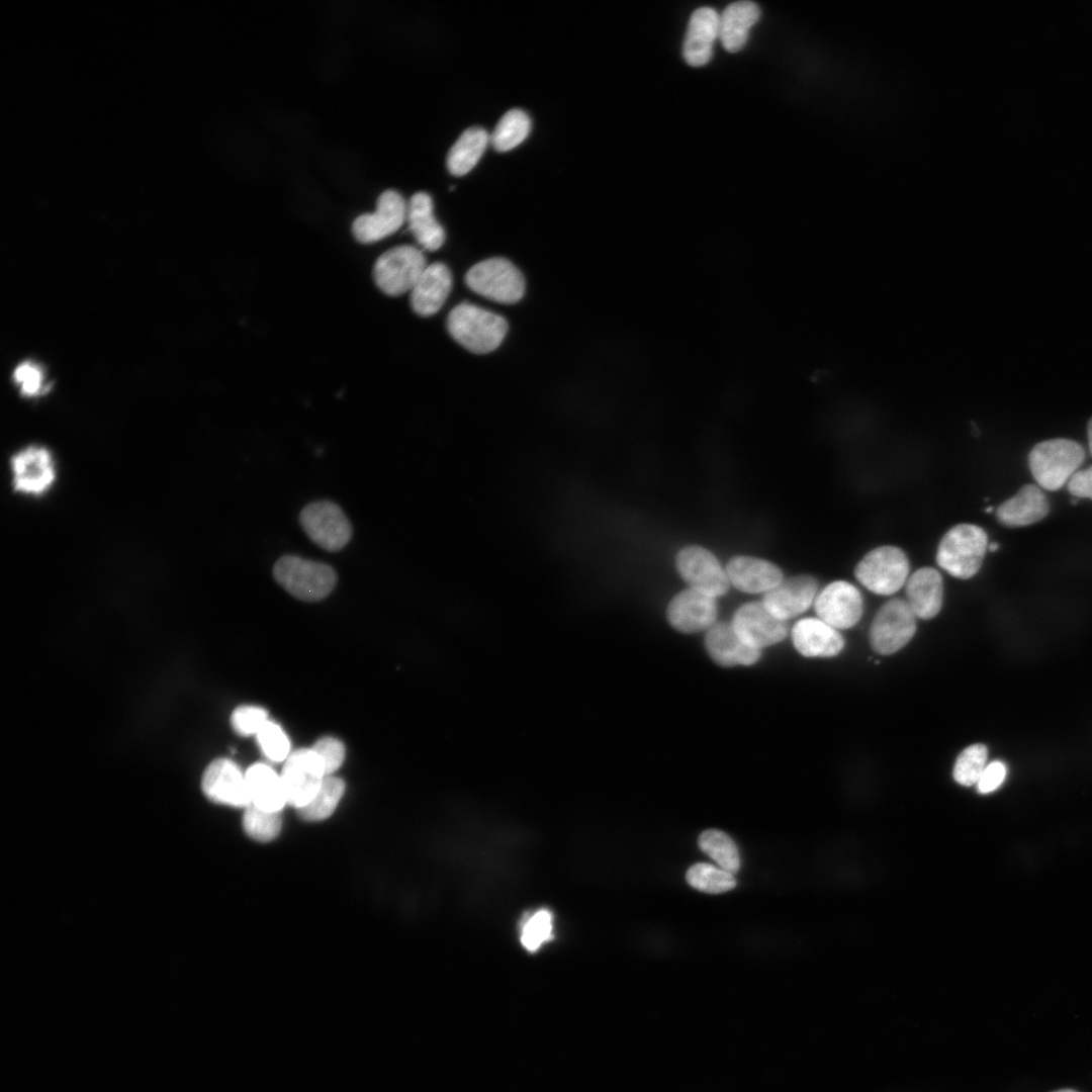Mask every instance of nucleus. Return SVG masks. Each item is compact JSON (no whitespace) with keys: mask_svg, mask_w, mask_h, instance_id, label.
I'll list each match as a JSON object with an SVG mask.
<instances>
[{"mask_svg":"<svg viewBox=\"0 0 1092 1092\" xmlns=\"http://www.w3.org/2000/svg\"><path fill=\"white\" fill-rule=\"evenodd\" d=\"M447 330L468 351L486 354L500 345L508 332V323L497 313L462 302L449 312Z\"/></svg>","mask_w":1092,"mask_h":1092,"instance_id":"f257e3e1","label":"nucleus"},{"mask_svg":"<svg viewBox=\"0 0 1092 1092\" xmlns=\"http://www.w3.org/2000/svg\"><path fill=\"white\" fill-rule=\"evenodd\" d=\"M988 544L987 533L980 526L966 523L956 525L941 538L936 562L951 576L971 578L980 570Z\"/></svg>","mask_w":1092,"mask_h":1092,"instance_id":"f03ea898","label":"nucleus"},{"mask_svg":"<svg viewBox=\"0 0 1092 1092\" xmlns=\"http://www.w3.org/2000/svg\"><path fill=\"white\" fill-rule=\"evenodd\" d=\"M272 573L287 593L308 603L327 598L338 580L337 572L331 565L297 555L281 556L275 562Z\"/></svg>","mask_w":1092,"mask_h":1092,"instance_id":"7ed1b4c3","label":"nucleus"},{"mask_svg":"<svg viewBox=\"0 0 1092 1092\" xmlns=\"http://www.w3.org/2000/svg\"><path fill=\"white\" fill-rule=\"evenodd\" d=\"M1084 459V449L1078 442L1056 438L1034 445L1028 455V466L1037 484L1054 491L1069 481Z\"/></svg>","mask_w":1092,"mask_h":1092,"instance_id":"20e7f679","label":"nucleus"},{"mask_svg":"<svg viewBox=\"0 0 1092 1092\" xmlns=\"http://www.w3.org/2000/svg\"><path fill=\"white\" fill-rule=\"evenodd\" d=\"M465 283L475 293L505 304L518 302L525 293L522 272L502 257L473 265L465 274Z\"/></svg>","mask_w":1092,"mask_h":1092,"instance_id":"39448f33","label":"nucleus"},{"mask_svg":"<svg viewBox=\"0 0 1092 1092\" xmlns=\"http://www.w3.org/2000/svg\"><path fill=\"white\" fill-rule=\"evenodd\" d=\"M854 575L870 592L890 596L906 583L909 577V561L899 547L880 546L860 559L854 568Z\"/></svg>","mask_w":1092,"mask_h":1092,"instance_id":"423d86ee","label":"nucleus"},{"mask_svg":"<svg viewBox=\"0 0 1092 1092\" xmlns=\"http://www.w3.org/2000/svg\"><path fill=\"white\" fill-rule=\"evenodd\" d=\"M424 253L411 245H399L381 254L373 266L377 287L389 296L411 291L427 267Z\"/></svg>","mask_w":1092,"mask_h":1092,"instance_id":"0eeeda50","label":"nucleus"},{"mask_svg":"<svg viewBox=\"0 0 1092 1092\" xmlns=\"http://www.w3.org/2000/svg\"><path fill=\"white\" fill-rule=\"evenodd\" d=\"M299 523L308 538L322 549L337 552L352 537V525L343 510L334 502L317 500L304 506Z\"/></svg>","mask_w":1092,"mask_h":1092,"instance_id":"6e6552de","label":"nucleus"},{"mask_svg":"<svg viewBox=\"0 0 1092 1092\" xmlns=\"http://www.w3.org/2000/svg\"><path fill=\"white\" fill-rule=\"evenodd\" d=\"M916 632V616L906 600L894 598L877 612L870 629L873 649L889 655L903 648Z\"/></svg>","mask_w":1092,"mask_h":1092,"instance_id":"1a4fd4ad","label":"nucleus"},{"mask_svg":"<svg viewBox=\"0 0 1092 1092\" xmlns=\"http://www.w3.org/2000/svg\"><path fill=\"white\" fill-rule=\"evenodd\" d=\"M675 566L681 578L693 589L718 598L730 585L726 569L708 549L692 545L681 548L675 556Z\"/></svg>","mask_w":1092,"mask_h":1092,"instance_id":"9d476101","label":"nucleus"},{"mask_svg":"<svg viewBox=\"0 0 1092 1092\" xmlns=\"http://www.w3.org/2000/svg\"><path fill=\"white\" fill-rule=\"evenodd\" d=\"M280 776L287 804L297 810L310 802L327 777L318 755L311 747L291 751Z\"/></svg>","mask_w":1092,"mask_h":1092,"instance_id":"9b49d317","label":"nucleus"},{"mask_svg":"<svg viewBox=\"0 0 1092 1092\" xmlns=\"http://www.w3.org/2000/svg\"><path fill=\"white\" fill-rule=\"evenodd\" d=\"M13 489L21 494L40 496L56 480L52 453L43 446L29 445L10 458Z\"/></svg>","mask_w":1092,"mask_h":1092,"instance_id":"f8f14e48","label":"nucleus"},{"mask_svg":"<svg viewBox=\"0 0 1092 1092\" xmlns=\"http://www.w3.org/2000/svg\"><path fill=\"white\" fill-rule=\"evenodd\" d=\"M407 204L393 189L383 191L377 198L376 209L363 213L352 223V234L361 244L380 241L400 229L406 219Z\"/></svg>","mask_w":1092,"mask_h":1092,"instance_id":"ddd939ff","label":"nucleus"},{"mask_svg":"<svg viewBox=\"0 0 1092 1092\" xmlns=\"http://www.w3.org/2000/svg\"><path fill=\"white\" fill-rule=\"evenodd\" d=\"M817 618L837 630L853 627L861 618L863 601L850 582L835 580L820 590L814 601Z\"/></svg>","mask_w":1092,"mask_h":1092,"instance_id":"4468645a","label":"nucleus"},{"mask_svg":"<svg viewBox=\"0 0 1092 1092\" xmlns=\"http://www.w3.org/2000/svg\"><path fill=\"white\" fill-rule=\"evenodd\" d=\"M731 625L746 644L759 650L783 641L788 633L787 621L774 616L762 602L739 607Z\"/></svg>","mask_w":1092,"mask_h":1092,"instance_id":"2eb2a0df","label":"nucleus"},{"mask_svg":"<svg viewBox=\"0 0 1092 1092\" xmlns=\"http://www.w3.org/2000/svg\"><path fill=\"white\" fill-rule=\"evenodd\" d=\"M717 614L716 598L691 587L676 594L666 609L669 624L687 634L710 629L716 623Z\"/></svg>","mask_w":1092,"mask_h":1092,"instance_id":"dca6fc26","label":"nucleus"},{"mask_svg":"<svg viewBox=\"0 0 1092 1092\" xmlns=\"http://www.w3.org/2000/svg\"><path fill=\"white\" fill-rule=\"evenodd\" d=\"M201 787L212 802L243 808L251 804L245 774L231 759L217 758L210 762L203 772Z\"/></svg>","mask_w":1092,"mask_h":1092,"instance_id":"f3484780","label":"nucleus"},{"mask_svg":"<svg viewBox=\"0 0 1092 1092\" xmlns=\"http://www.w3.org/2000/svg\"><path fill=\"white\" fill-rule=\"evenodd\" d=\"M818 582L810 575L783 579L763 595L762 604L777 618L788 621L805 613L817 596Z\"/></svg>","mask_w":1092,"mask_h":1092,"instance_id":"a211bd4d","label":"nucleus"},{"mask_svg":"<svg viewBox=\"0 0 1092 1092\" xmlns=\"http://www.w3.org/2000/svg\"><path fill=\"white\" fill-rule=\"evenodd\" d=\"M725 569L730 583L748 594H765L784 579L783 571L778 565L752 556H734Z\"/></svg>","mask_w":1092,"mask_h":1092,"instance_id":"6ab92c4d","label":"nucleus"},{"mask_svg":"<svg viewBox=\"0 0 1092 1092\" xmlns=\"http://www.w3.org/2000/svg\"><path fill=\"white\" fill-rule=\"evenodd\" d=\"M705 646L710 657L724 667L751 665L760 657V650L746 644L731 623H715L708 629Z\"/></svg>","mask_w":1092,"mask_h":1092,"instance_id":"aec40b11","label":"nucleus"},{"mask_svg":"<svg viewBox=\"0 0 1092 1092\" xmlns=\"http://www.w3.org/2000/svg\"><path fill=\"white\" fill-rule=\"evenodd\" d=\"M796 650L805 657H832L840 653L844 640L837 629L819 618H804L793 627Z\"/></svg>","mask_w":1092,"mask_h":1092,"instance_id":"412c9836","label":"nucleus"},{"mask_svg":"<svg viewBox=\"0 0 1092 1092\" xmlns=\"http://www.w3.org/2000/svg\"><path fill=\"white\" fill-rule=\"evenodd\" d=\"M452 288V275L442 262H435L426 267L411 290L410 302L413 310L421 316H430L438 312L445 303Z\"/></svg>","mask_w":1092,"mask_h":1092,"instance_id":"4be33fe9","label":"nucleus"},{"mask_svg":"<svg viewBox=\"0 0 1092 1092\" xmlns=\"http://www.w3.org/2000/svg\"><path fill=\"white\" fill-rule=\"evenodd\" d=\"M719 37V15L711 7H701L692 14L682 47L686 62L692 67L706 65L713 44Z\"/></svg>","mask_w":1092,"mask_h":1092,"instance_id":"5701e85b","label":"nucleus"},{"mask_svg":"<svg viewBox=\"0 0 1092 1092\" xmlns=\"http://www.w3.org/2000/svg\"><path fill=\"white\" fill-rule=\"evenodd\" d=\"M1049 512L1050 503L1040 487L1024 484L996 509V518L1006 527H1024L1041 521Z\"/></svg>","mask_w":1092,"mask_h":1092,"instance_id":"b1692460","label":"nucleus"},{"mask_svg":"<svg viewBox=\"0 0 1092 1092\" xmlns=\"http://www.w3.org/2000/svg\"><path fill=\"white\" fill-rule=\"evenodd\" d=\"M906 602L916 618H934L942 607L943 580L933 567H921L905 583Z\"/></svg>","mask_w":1092,"mask_h":1092,"instance_id":"393cba45","label":"nucleus"},{"mask_svg":"<svg viewBox=\"0 0 1092 1092\" xmlns=\"http://www.w3.org/2000/svg\"><path fill=\"white\" fill-rule=\"evenodd\" d=\"M433 210V200L427 192L415 193L407 203L408 229L416 241L431 252L440 249L445 241V231Z\"/></svg>","mask_w":1092,"mask_h":1092,"instance_id":"a878e982","label":"nucleus"},{"mask_svg":"<svg viewBox=\"0 0 1092 1092\" xmlns=\"http://www.w3.org/2000/svg\"><path fill=\"white\" fill-rule=\"evenodd\" d=\"M251 804L281 812L287 804L281 776L263 762L252 764L245 772Z\"/></svg>","mask_w":1092,"mask_h":1092,"instance_id":"bb28decb","label":"nucleus"},{"mask_svg":"<svg viewBox=\"0 0 1092 1092\" xmlns=\"http://www.w3.org/2000/svg\"><path fill=\"white\" fill-rule=\"evenodd\" d=\"M759 16V7L751 1H737L727 6L719 16V38L724 49L729 53L740 51Z\"/></svg>","mask_w":1092,"mask_h":1092,"instance_id":"cd10ccee","label":"nucleus"},{"mask_svg":"<svg viewBox=\"0 0 1092 1092\" xmlns=\"http://www.w3.org/2000/svg\"><path fill=\"white\" fill-rule=\"evenodd\" d=\"M490 136L482 127L465 129L447 155V168L455 176L467 174L477 164Z\"/></svg>","mask_w":1092,"mask_h":1092,"instance_id":"c85d7f7f","label":"nucleus"},{"mask_svg":"<svg viewBox=\"0 0 1092 1092\" xmlns=\"http://www.w3.org/2000/svg\"><path fill=\"white\" fill-rule=\"evenodd\" d=\"M345 792L342 779L327 776L314 797L304 807L298 809L300 817L306 821H322L333 814Z\"/></svg>","mask_w":1092,"mask_h":1092,"instance_id":"c756f323","label":"nucleus"},{"mask_svg":"<svg viewBox=\"0 0 1092 1092\" xmlns=\"http://www.w3.org/2000/svg\"><path fill=\"white\" fill-rule=\"evenodd\" d=\"M530 129L531 120L528 114L514 108L499 119L490 136V143L497 152H508L519 146L528 136Z\"/></svg>","mask_w":1092,"mask_h":1092,"instance_id":"7c9ffc66","label":"nucleus"},{"mask_svg":"<svg viewBox=\"0 0 1092 1092\" xmlns=\"http://www.w3.org/2000/svg\"><path fill=\"white\" fill-rule=\"evenodd\" d=\"M699 847L714 859L724 871L736 874L740 868V856L734 841L729 835L717 829L701 833Z\"/></svg>","mask_w":1092,"mask_h":1092,"instance_id":"2f4dec72","label":"nucleus"},{"mask_svg":"<svg viewBox=\"0 0 1092 1092\" xmlns=\"http://www.w3.org/2000/svg\"><path fill=\"white\" fill-rule=\"evenodd\" d=\"M687 882L695 889L710 894H720L733 889L736 880L732 874L709 863H696L686 875Z\"/></svg>","mask_w":1092,"mask_h":1092,"instance_id":"473e14b6","label":"nucleus"},{"mask_svg":"<svg viewBox=\"0 0 1092 1092\" xmlns=\"http://www.w3.org/2000/svg\"><path fill=\"white\" fill-rule=\"evenodd\" d=\"M243 826L246 833L257 841H270L280 832V812L269 811L250 804L245 808Z\"/></svg>","mask_w":1092,"mask_h":1092,"instance_id":"72a5a7b5","label":"nucleus"},{"mask_svg":"<svg viewBox=\"0 0 1092 1092\" xmlns=\"http://www.w3.org/2000/svg\"><path fill=\"white\" fill-rule=\"evenodd\" d=\"M988 749L984 744L968 746L958 756L953 766L954 781L965 787L976 785L987 766Z\"/></svg>","mask_w":1092,"mask_h":1092,"instance_id":"f704fd0d","label":"nucleus"},{"mask_svg":"<svg viewBox=\"0 0 1092 1092\" xmlns=\"http://www.w3.org/2000/svg\"><path fill=\"white\" fill-rule=\"evenodd\" d=\"M553 915L547 909H539L525 918L521 927V943L530 952L537 951L553 938Z\"/></svg>","mask_w":1092,"mask_h":1092,"instance_id":"c9c22d12","label":"nucleus"},{"mask_svg":"<svg viewBox=\"0 0 1092 1092\" xmlns=\"http://www.w3.org/2000/svg\"><path fill=\"white\" fill-rule=\"evenodd\" d=\"M258 745L270 761L284 762L290 751V741L284 730L269 720L256 735Z\"/></svg>","mask_w":1092,"mask_h":1092,"instance_id":"e433bc0d","label":"nucleus"},{"mask_svg":"<svg viewBox=\"0 0 1092 1092\" xmlns=\"http://www.w3.org/2000/svg\"><path fill=\"white\" fill-rule=\"evenodd\" d=\"M268 721V712L264 708L251 705L238 707L231 716L233 729L242 736H256Z\"/></svg>","mask_w":1092,"mask_h":1092,"instance_id":"4c0bfd02","label":"nucleus"},{"mask_svg":"<svg viewBox=\"0 0 1092 1092\" xmlns=\"http://www.w3.org/2000/svg\"><path fill=\"white\" fill-rule=\"evenodd\" d=\"M311 748L318 755L326 776L334 775L344 762L345 747L338 738L332 736L322 737Z\"/></svg>","mask_w":1092,"mask_h":1092,"instance_id":"58836bf2","label":"nucleus"},{"mask_svg":"<svg viewBox=\"0 0 1092 1092\" xmlns=\"http://www.w3.org/2000/svg\"><path fill=\"white\" fill-rule=\"evenodd\" d=\"M14 379L25 396H36L43 391L41 370L32 363L19 364L14 371Z\"/></svg>","mask_w":1092,"mask_h":1092,"instance_id":"ea45409f","label":"nucleus"},{"mask_svg":"<svg viewBox=\"0 0 1092 1092\" xmlns=\"http://www.w3.org/2000/svg\"><path fill=\"white\" fill-rule=\"evenodd\" d=\"M1006 765L1002 761H993L985 767L977 785L981 794H989L996 791L1006 778Z\"/></svg>","mask_w":1092,"mask_h":1092,"instance_id":"a19ab883","label":"nucleus"},{"mask_svg":"<svg viewBox=\"0 0 1092 1092\" xmlns=\"http://www.w3.org/2000/svg\"><path fill=\"white\" fill-rule=\"evenodd\" d=\"M1067 488L1076 497L1092 499V466L1078 469L1069 479Z\"/></svg>","mask_w":1092,"mask_h":1092,"instance_id":"79ce46f5","label":"nucleus"},{"mask_svg":"<svg viewBox=\"0 0 1092 1092\" xmlns=\"http://www.w3.org/2000/svg\"><path fill=\"white\" fill-rule=\"evenodd\" d=\"M1087 435H1088V443H1089L1090 452L1092 454V418L1089 420L1088 425H1087Z\"/></svg>","mask_w":1092,"mask_h":1092,"instance_id":"37998d69","label":"nucleus"},{"mask_svg":"<svg viewBox=\"0 0 1092 1092\" xmlns=\"http://www.w3.org/2000/svg\"><path fill=\"white\" fill-rule=\"evenodd\" d=\"M998 548H999V544H998L997 542H992V543H989V544H988V550H989L990 552H994V551H997V550H998Z\"/></svg>","mask_w":1092,"mask_h":1092,"instance_id":"c03bdc74","label":"nucleus"},{"mask_svg":"<svg viewBox=\"0 0 1092 1092\" xmlns=\"http://www.w3.org/2000/svg\"><path fill=\"white\" fill-rule=\"evenodd\" d=\"M1053 1092H1078V1091L1073 1090V1089H1060V1090L1053 1091Z\"/></svg>","mask_w":1092,"mask_h":1092,"instance_id":"a18cd8bd","label":"nucleus"},{"mask_svg":"<svg viewBox=\"0 0 1092 1092\" xmlns=\"http://www.w3.org/2000/svg\"><path fill=\"white\" fill-rule=\"evenodd\" d=\"M992 511H993V507H988V508L986 509V512H987V513H991Z\"/></svg>","mask_w":1092,"mask_h":1092,"instance_id":"49530a36","label":"nucleus"}]
</instances>
